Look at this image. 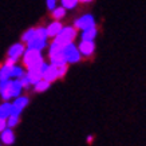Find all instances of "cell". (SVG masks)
Here are the masks:
<instances>
[{
    "label": "cell",
    "mask_w": 146,
    "mask_h": 146,
    "mask_svg": "<svg viewBox=\"0 0 146 146\" xmlns=\"http://www.w3.org/2000/svg\"><path fill=\"white\" fill-rule=\"evenodd\" d=\"M19 121H20V117H18V115H9L8 118L5 119V123H7V127L12 129V127H15V126H18Z\"/></svg>",
    "instance_id": "cell-21"
},
{
    "label": "cell",
    "mask_w": 146,
    "mask_h": 146,
    "mask_svg": "<svg viewBox=\"0 0 146 146\" xmlns=\"http://www.w3.org/2000/svg\"><path fill=\"white\" fill-rule=\"evenodd\" d=\"M7 127V123H5V119H3V118H0V133L4 130V129Z\"/></svg>",
    "instance_id": "cell-27"
},
{
    "label": "cell",
    "mask_w": 146,
    "mask_h": 146,
    "mask_svg": "<svg viewBox=\"0 0 146 146\" xmlns=\"http://www.w3.org/2000/svg\"><path fill=\"white\" fill-rule=\"evenodd\" d=\"M24 74L26 72L23 70V67L15 64V66H12V70H11V79H20Z\"/></svg>",
    "instance_id": "cell-19"
},
{
    "label": "cell",
    "mask_w": 146,
    "mask_h": 146,
    "mask_svg": "<svg viewBox=\"0 0 146 146\" xmlns=\"http://www.w3.org/2000/svg\"><path fill=\"white\" fill-rule=\"evenodd\" d=\"M24 51H26V46L23 44V43H15V44H12L9 47L8 58H12L15 60H18L19 58L24 54Z\"/></svg>",
    "instance_id": "cell-10"
},
{
    "label": "cell",
    "mask_w": 146,
    "mask_h": 146,
    "mask_svg": "<svg viewBox=\"0 0 146 146\" xmlns=\"http://www.w3.org/2000/svg\"><path fill=\"white\" fill-rule=\"evenodd\" d=\"M79 3H91L93 0H78Z\"/></svg>",
    "instance_id": "cell-28"
},
{
    "label": "cell",
    "mask_w": 146,
    "mask_h": 146,
    "mask_svg": "<svg viewBox=\"0 0 146 146\" xmlns=\"http://www.w3.org/2000/svg\"><path fill=\"white\" fill-rule=\"evenodd\" d=\"M52 16L55 20H60V19H63L64 16H66V9L63 8V7H55V8L52 9Z\"/></svg>",
    "instance_id": "cell-20"
},
{
    "label": "cell",
    "mask_w": 146,
    "mask_h": 146,
    "mask_svg": "<svg viewBox=\"0 0 146 146\" xmlns=\"http://www.w3.org/2000/svg\"><path fill=\"white\" fill-rule=\"evenodd\" d=\"M60 3H62V7L64 9H74L79 4L78 0H60Z\"/></svg>",
    "instance_id": "cell-23"
},
{
    "label": "cell",
    "mask_w": 146,
    "mask_h": 146,
    "mask_svg": "<svg viewBox=\"0 0 146 146\" xmlns=\"http://www.w3.org/2000/svg\"><path fill=\"white\" fill-rule=\"evenodd\" d=\"M24 75H26V78L28 79V82H30L31 86H34L36 82H39V80L42 79V72H40V71H27Z\"/></svg>",
    "instance_id": "cell-15"
},
{
    "label": "cell",
    "mask_w": 146,
    "mask_h": 146,
    "mask_svg": "<svg viewBox=\"0 0 146 146\" xmlns=\"http://www.w3.org/2000/svg\"><path fill=\"white\" fill-rule=\"evenodd\" d=\"M19 82H20V84H22L23 89H26V90L30 89V86H31V84H30V82H28V79L26 78V75H23L22 78L19 79Z\"/></svg>",
    "instance_id": "cell-25"
},
{
    "label": "cell",
    "mask_w": 146,
    "mask_h": 146,
    "mask_svg": "<svg viewBox=\"0 0 146 146\" xmlns=\"http://www.w3.org/2000/svg\"><path fill=\"white\" fill-rule=\"evenodd\" d=\"M63 28V26H62V23L60 22H58V20H55V22H52V23H50L48 26L46 27V34H47V36L48 38H55V36L60 32V30Z\"/></svg>",
    "instance_id": "cell-12"
},
{
    "label": "cell",
    "mask_w": 146,
    "mask_h": 146,
    "mask_svg": "<svg viewBox=\"0 0 146 146\" xmlns=\"http://www.w3.org/2000/svg\"><path fill=\"white\" fill-rule=\"evenodd\" d=\"M11 70H12V66H8V64H3L0 67V82L11 79Z\"/></svg>",
    "instance_id": "cell-17"
},
{
    "label": "cell",
    "mask_w": 146,
    "mask_h": 146,
    "mask_svg": "<svg viewBox=\"0 0 146 146\" xmlns=\"http://www.w3.org/2000/svg\"><path fill=\"white\" fill-rule=\"evenodd\" d=\"M56 3H58V0H46L47 8H48L50 11H52V9L56 7Z\"/></svg>",
    "instance_id": "cell-26"
},
{
    "label": "cell",
    "mask_w": 146,
    "mask_h": 146,
    "mask_svg": "<svg viewBox=\"0 0 146 146\" xmlns=\"http://www.w3.org/2000/svg\"><path fill=\"white\" fill-rule=\"evenodd\" d=\"M76 35H78V32H76V30L74 27L66 26V27H63L62 30H60V32L54 38L52 43H55L59 47H63V46L68 44V43H72L74 39L76 38Z\"/></svg>",
    "instance_id": "cell-4"
},
{
    "label": "cell",
    "mask_w": 146,
    "mask_h": 146,
    "mask_svg": "<svg viewBox=\"0 0 146 146\" xmlns=\"http://www.w3.org/2000/svg\"><path fill=\"white\" fill-rule=\"evenodd\" d=\"M78 47V51H79L80 56H91L95 51V43L94 42H83L80 40L79 46Z\"/></svg>",
    "instance_id": "cell-9"
},
{
    "label": "cell",
    "mask_w": 146,
    "mask_h": 146,
    "mask_svg": "<svg viewBox=\"0 0 146 146\" xmlns=\"http://www.w3.org/2000/svg\"><path fill=\"white\" fill-rule=\"evenodd\" d=\"M94 27H95V18L91 13H84L80 18L75 19V22H74V28L80 30V31L90 30V28H94Z\"/></svg>",
    "instance_id": "cell-7"
},
{
    "label": "cell",
    "mask_w": 146,
    "mask_h": 146,
    "mask_svg": "<svg viewBox=\"0 0 146 146\" xmlns=\"http://www.w3.org/2000/svg\"><path fill=\"white\" fill-rule=\"evenodd\" d=\"M23 91V87L19 79H8L4 82H0V95L4 99V102H8L12 98L20 97Z\"/></svg>",
    "instance_id": "cell-1"
},
{
    "label": "cell",
    "mask_w": 146,
    "mask_h": 146,
    "mask_svg": "<svg viewBox=\"0 0 146 146\" xmlns=\"http://www.w3.org/2000/svg\"><path fill=\"white\" fill-rule=\"evenodd\" d=\"M63 56H64V62L66 64H74V63L80 62V56L78 47L74 43H68V44L63 46Z\"/></svg>",
    "instance_id": "cell-5"
},
{
    "label": "cell",
    "mask_w": 146,
    "mask_h": 146,
    "mask_svg": "<svg viewBox=\"0 0 146 146\" xmlns=\"http://www.w3.org/2000/svg\"><path fill=\"white\" fill-rule=\"evenodd\" d=\"M11 109H12V105L9 102H3L0 105V118L7 119L9 115H11Z\"/></svg>",
    "instance_id": "cell-16"
},
{
    "label": "cell",
    "mask_w": 146,
    "mask_h": 146,
    "mask_svg": "<svg viewBox=\"0 0 146 146\" xmlns=\"http://www.w3.org/2000/svg\"><path fill=\"white\" fill-rule=\"evenodd\" d=\"M42 79L48 82V83H52L54 80L58 79V72H56V66L54 64H50L47 66V68L44 70V72L42 74Z\"/></svg>",
    "instance_id": "cell-11"
},
{
    "label": "cell",
    "mask_w": 146,
    "mask_h": 146,
    "mask_svg": "<svg viewBox=\"0 0 146 146\" xmlns=\"http://www.w3.org/2000/svg\"><path fill=\"white\" fill-rule=\"evenodd\" d=\"M67 70H68V64H60V66H56L58 78H63V76L66 75Z\"/></svg>",
    "instance_id": "cell-24"
},
{
    "label": "cell",
    "mask_w": 146,
    "mask_h": 146,
    "mask_svg": "<svg viewBox=\"0 0 146 146\" xmlns=\"http://www.w3.org/2000/svg\"><path fill=\"white\" fill-rule=\"evenodd\" d=\"M34 35H35V28H28V30L22 35V43H26L27 44V43L34 38Z\"/></svg>",
    "instance_id": "cell-22"
},
{
    "label": "cell",
    "mask_w": 146,
    "mask_h": 146,
    "mask_svg": "<svg viewBox=\"0 0 146 146\" xmlns=\"http://www.w3.org/2000/svg\"><path fill=\"white\" fill-rule=\"evenodd\" d=\"M97 35H98L97 27L90 28V30H84V31H82V34H80V40H83V42H94L95 38H97Z\"/></svg>",
    "instance_id": "cell-14"
},
{
    "label": "cell",
    "mask_w": 146,
    "mask_h": 146,
    "mask_svg": "<svg viewBox=\"0 0 146 146\" xmlns=\"http://www.w3.org/2000/svg\"><path fill=\"white\" fill-rule=\"evenodd\" d=\"M0 139L1 142L4 143V145H12L13 142H15V134H13L12 129L9 127H5L1 133H0Z\"/></svg>",
    "instance_id": "cell-13"
},
{
    "label": "cell",
    "mask_w": 146,
    "mask_h": 146,
    "mask_svg": "<svg viewBox=\"0 0 146 146\" xmlns=\"http://www.w3.org/2000/svg\"><path fill=\"white\" fill-rule=\"evenodd\" d=\"M50 84L48 82H46V80L40 79L39 82H36L35 84H34V90H35L36 93H44V91H47V90L50 89Z\"/></svg>",
    "instance_id": "cell-18"
},
{
    "label": "cell",
    "mask_w": 146,
    "mask_h": 146,
    "mask_svg": "<svg viewBox=\"0 0 146 146\" xmlns=\"http://www.w3.org/2000/svg\"><path fill=\"white\" fill-rule=\"evenodd\" d=\"M47 39L48 36L46 34V27H36L34 38L27 43V50H35L42 52L47 47Z\"/></svg>",
    "instance_id": "cell-3"
},
{
    "label": "cell",
    "mask_w": 146,
    "mask_h": 146,
    "mask_svg": "<svg viewBox=\"0 0 146 146\" xmlns=\"http://www.w3.org/2000/svg\"><path fill=\"white\" fill-rule=\"evenodd\" d=\"M28 102H30V99H28V97H18L15 98V101L11 103L12 105V109H11V115H18V117H20V114H22V111L24 110L27 107V105H28Z\"/></svg>",
    "instance_id": "cell-8"
},
{
    "label": "cell",
    "mask_w": 146,
    "mask_h": 146,
    "mask_svg": "<svg viewBox=\"0 0 146 146\" xmlns=\"http://www.w3.org/2000/svg\"><path fill=\"white\" fill-rule=\"evenodd\" d=\"M48 58H50V64H54V66L66 64L64 56H63V47H59V46H56L55 43H51V44H50Z\"/></svg>",
    "instance_id": "cell-6"
},
{
    "label": "cell",
    "mask_w": 146,
    "mask_h": 146,
    "mask_svg": "<svg viewBox=\"0 0 146 146\" xmlns=\"http://www.w3.org/2000/svg\"><path fill=\"white\" fill-rule=\"evenodd\" d=\"M22 56H23V63L27 67V71H40V67L44 63V59L42 56L40 51L26 48V51H24Z\"/></svg>",
    "instance_id": "cell-2"
}]
</instances>
